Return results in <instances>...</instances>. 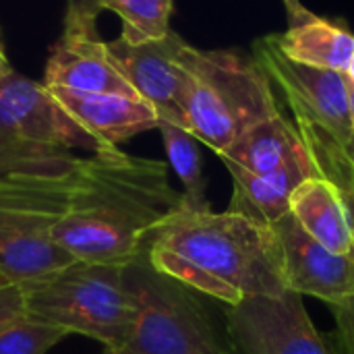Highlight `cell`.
Listing matches in <instances>:
<instances>
[{"instance_id": "6da1fadb", "label": "cell", "mask_w": 354, "mask_h": 354, "mask_svg": "<svg viewBox=\"0 0 354 354\" xmlns=\"http://www.w3.org/2000/svg\"><path fill=\"white\" fill-rule=\"evenodd\" d=\"M183 203L160 160L108 147L75 156L66 168L54 241L77 261L127 266Z\"/></svg>"}, {"instance_id": "7a4b0ae2", "label": "cell", "mask_w": 354, "mask_h": 354, "mask_svg": "<svg viewBox=\"0 0 354 354\" xmlns=\"http://www.w3.org/2000/svg\"><path fill=\"white\" fill-rule=\"evenodd\" d=\"M145 253L156 270L226 307L286 292L270 226L228 209L216 214L183 201L151 232Z\"/></svg>"}, {"instance_id": "3957f363", "label": "cell", "mask_w": 354, "mask_h": 354, "mask_svg": "<svg viewBox=\"0 0 354 354\" xmlns=\"http://www.w3.org/2000/svg\"><path fill=\"white\" fill-rule=\"evenodd\" d=\"M180 62L189 75L183 95L187 131L218 156L255 124L280 114L272 81L243 52L199 50L185 41Z\"/></svg>"}, {"instance_id": "277c9868", "label": "cell", "mask_w": 354, "mask_h": 354, "mask_svg": "<svg viewBox=\"0 0 354 354\" xmlns=\"http://www.w3.org/2000/svg\"><path fill=\"white\" fill-rule=\"evenodd\" d=\"M135 322L116 351L102 354H236L203 295L156 270L147 253L124 266Z\"/></svg>"}, {"instance_id": "5b68a950", "label": "cell", "mask_w": 354, "mask_h": 354, "mask_svg": "<svg viewBox=\"0 0 354 354\" xmlns=\"http://www.w3.org/2000/svg\"><path fill=\"white\" fill-rule=\"evenodd\" d=\"M73 158L0 176V274L21 286L77 261L52 236Z\"/></svg>"}, {"instance_id": "8992f818", "label": "cell", "mask_w": 354, "mask_h": 354, "mask_svg": "<svg viewBox=\"0 0 354 354\" xmlns=\"http://www.w3.org/2000/svg\"><path fill=\"white\" fill-rule=\"evenodd\" d=\"M25 313L116 351L135 322L124 266L73 261L23 286Z\"/></svg>"}, {"instance_id": "52a82bcc", "label": "cell", "mask_w": 354, "mask_h": 354, "mask_svg": "<svg viewBox=\"0 0 354 354\" xmlns=\"http://www.w3.org/2000/svg\"><path fill=\"white\" fill-rule=\"evenodd\" d=\"M108 149L81 127L44 83L10 73L0 83V176Z\"/></svg>"}, {"instance_id": "ba28073f", "label": "cell", "mask_w": 354, "mask_h": 354, "mask_svg": "<svg viewBox=\"0 0 354 354\" xmlns=\"http://www.w3.org/2000/svg\"><path fill=\"white\" fill-rule=\"evenodd\" d=\"M226 332L236 354H344L317 332L303 297L290 290L226 307Z\"/></svg>"}, {"instance_id": "9c48e42d", "label": "cell", "mask_w": 354, "mask_h": 354, "mask_svg": "<svg viewBox=\"0 0 354 354\" xmlns=\"http://www.w3.org/2000/svg\"><path fill=\"white\" fill-rule=\"evenodd\" d=\"M255 60L268 79L282 89L295 118L309 120L340 143H353L348 79L344 73L313 68L286 58L274 35L255 44Z\"/></svg>"}, {"instance_id": "30bf717a", "label": "cell", "mask_w": 354, "mask_h": 354, "mask_svg": "<svg viewBox=\"0 0 354 354\" xmlns=\"http://www.w3.org/2000/svg\"><path fill=\"white\" fill-rule=\"evenodd\" d=\"M274 253L286 290L338 305L354 297V257L338 255L309 236L290 216L270 224Z\"/></svg>"}, {"instance_id": "8fae6325", "label": "cell", "mask_w": 354, "mask_h": 354, "mask_svg": "<svg viewBox=\"0 0 354 354\" xmlns=\"http://www.w3.org/2000/svg\"><path fill=\"white\" fill-rule=\"evenodd\" d=\"M183 46L185 39L170 31L166 37L145 44H129L118 37L106 41V52L137 95L153 106L160 120L187 129L183 95L189 75L180 62Z\"/></svg>"}, {"instance_id": "7c38bea8", "label": "cell", "mask_w": 354, "mask_h": 354, "mask_svg": "<svg viewBox=\"0 0 354 354\" xmlns=\"http://www.w3.org/2000/svg\"><path fill=\"white\" fill-rule=\"evenodd\" d=\"M48 89L81 127L108 147H118V143L160 124L153 106L137 95L85 93L66 87Z\"/></svg>"}, {"instance_id": "4fadbf2b", "label": "cell", "mask_w": 354, "mask_h": 354, "mask_svg": "<svg viewBox=\"0 0 354 354\" xmlns=\"http://www.w3.org/2000/svg\"><path fill=\"white\" fill-rule=\"evenodd\" d=\"M41 83L46 87H66L85 93L137 95L108 58L106 41L75 33H62L52 46Z\"/></svg>"}, {"instance_id": "5bb4252c", "label": "cell", "mask_w": 354, "mask_h": 354, "mask_svg": "<svg viewBox=\"0 0 354 354\" xmlns=\"http://www.w3.org/2000/svg\"><path fill=\"white\" fill-rule=\"evenodd\" d=\"M232 176V199L228 212L249 218L259 226H270L290 212L295 189L307 178L319 176L317 166L307 147L282 168L268 174H249L228 168Z\"/></svg>"}, {"instance_id": "9a60e30c", "label": "cell", "mask_w": 354, "mask_h": 354, "mask_svg": "<svg viewBox=\"0 0 354 354\" xmlns=\"http://www.w3.org/2000/svg\"><path fill=\"white\" fill-rule=\"evenodd\" d=\"M290 216L326 249L354 257V226L340 191L324 176L301 183L290 197Z\"/></svg>"}, {"instance_id": "2e32d148", "label": "cell", "mask_w": 354, "mask_h": 354, "mask_svg": "<svg viewBox=\"0 0 354 354\" xmlns=\"http://www.w3.org/2000/svg\"><path fill=\"white\" fill-rule=\"evenodd\" d=\"M280 52L305 66L346 73L354 54V33L344 25L309 15L307 19L288 25V31L274 35Z\"/></svg>"}, {"instance_id": "e0dca14e", "label": "cell", "mask_w": 354, "mask_h": 354, "mask_svg": "<svg viewBox=\"0 0 354 354\" xmlns=\"http://www.w3.org/2000/svg\"><path fill=\"white\" fill-rule=\"evenodd\" d=\"M303 149L305 143L297 124L288 122L282 114H276L243 133L224 153H220V160L226 168H239L249 174H268L282 168Z\"/></svg>"}, {"instance_id": "ac0fdd59", "label": "cell", "mask_w": 354, "mask_h": 354, "mask_svg": "<svg viewBox=\"0 0 354 354\" xmlns=\"http://www.w3.org/2000/svg\"><path fill=\"white\" fill-rule=\"evenodd\" d=\"M158 131L162 133L168 162L185 187L183 201L195 209L209 207L207 197H205V178H203V170H201V156H199L195 137L187 129L176 127L172 122H164V120H160Z\"/></svg>"}, {"instance_id": "d6986e66", "label": "cell", "mask_w": 354, "mask_h": 354, "mask_svg": "<svg viewBox=\"0 0 354 354\" xmlns=\"http://www.w3.org/2000/svg\"><path fill=\"white\" fill-rule=\"evenodd\" d=\"M174 0H108V10H114L122 21L120 37L129 44H145L166 37L170 29Z\"/></svg>"}, {"instance_id": "ffe728a7", "label": "cell", "mask_w": 354, "mask_h": 354, "mask_svg": "<svg viewBox=\"0 0 354 354\" xmlns=\"http://www.w3.org/2000/svg\"><path fill=\"white\" fill-rule=\"evenodd\" d=\"M66 336V330L23 313L0 326V354H48Z\"/></svg>"}, {"instance_id": "44dd1931", "label": "cell", "mask_w": 354, "mask_h": 354, "mask_svg": "<svg viewBox=\"0 0 354 354\" xmlns=\"http://www.w3.org/2000/svg\"><path fill=\"white\" fill-rule=\"evenodd\" d=\"M106 6H108V0H66L62 33L100 37L97 35V15Z\"/></svg>"}, {"instance_id": "7402d4cb", "label": "cell", "mask_w": 354, "mask_h": 354, "mask_svg": "<svg viewBox=\"0 0 354 354\" xmlns=\"http://www.w3.org/2000/svg\"><path fill=\"white\" fill-rule=\"evenodd\" d=\"M25 313L23 286L0 274V326Z\"/></svg>"}, {"instance_id": "603a6c76", "label": "cell", "mask_w": 354, "mask_h": 354, "mask_svg": "<svg viewBox=\"0 0 354 354\" xmlns=\"http://www.w3.org/2000/svg\"><path fill=\"white\" fill-rule=\"evenodd\" d=\"M334 313L336 330H338V344L344 354H354V297L344 303L330 307Z\"/></svg>"}, {"instance_id": "cb8c5ba5", "label": "cell", "mask_w": 354, "mask_h": 354, "mask_svg": "<svg viewBox=\"0 0 354 354\" xmlns=\"http://www.w3.org/2000/svg\"><path fill=\"white\" fill-rule=\"evenodd\" d=\"M286 12H288V25H295L311 15V10L301 2V0H284Z\"/></svg>"}, {"instance_id": "d4e9b609", "label": "cell", "mask_w": 354, "mask_h": 354, "mask_svg": "<svg viewBox=\"0 0 354 354\" xmlns=\"http://www.w3.org/2000/svg\"><path fill=\"white\" fill-rule=\"evenodd\" d=\"M10 73H12V66H10V62L6 60V56H4V52H2V46H0V83H2Z\"/></svg>"}, {"instance_id": "484cf974", "label": "cell", "mask_w": 354, "mask_h": 354, "mask_svg": "<svg viewBox=\"0 0 354 354\" xmlns=\"http://www.w3.org/2000/svg\"><path fill=\"white\" fill-rule=\"evenodd\" d=\"M348 97H351V120H353V131H354V85L348 83Z\"/></svg>"}, {"instance_id": "4316f807", "label": "cell", "mask_w": 354, "mask_h": 354, "mask_svg": "<svg viewBox=\"0 0 354 354\" xmlns=\"http://www.w3.org/2000/svg\"><path fill=\"white\" fill-rule=\"evenodd\" d=\"M346 79H348V83L351 85H354V54H353V58H351V64H348V68H346Z\"/></svg>"}]
</instances>
